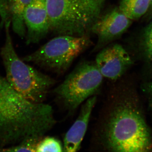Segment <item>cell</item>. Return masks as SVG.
Returning a JSON list of instances; mask_svg holds the SVG:
<instances>
[{
    "instance_id": "obj_1",
    "label": "cell",
    "mask_w": 152,
    "mask_h": 152,
    "mask_svg": "<svg viewBox=\"0 0 152 152\" xmlns=\"http://www.w3.org/2000/svg\"><path fill=\"white\" fill-rule=\"evenodd\" d=\"M108 99L98 127L102 149L119 152H145L152 149L151 134L140 110L125 96Z\"/></svg>"
},
{
    "instance_id": "obj_2",
    "label": "cell",
    "mask_w": 152,
    "mask_h": 152,
    "mask_svg": "<svg viewBox=\"0 0 152 152\" xmlns=\"http://www.w3.org/2000/svg\"><path fill=\"white\" fill-rule=\"evenodd\" d=\"M0 113L8 123L15 144L26 140L39 141L56 122L51 106L27 100L1 76Z\"/></svg>"
},
{
    "instance_id": "obj_3",
    "label": "cell",
    "mask_w": 152,
    "mask_h": 152,
    "mask_svg": "<svg viewBox=\"0 0 152 152\" xmlns=\"http://www.w3.org/2000/svg\"><path fill=\"white\" fill-rule=\"evenodd\" d=\"M11 21L5 22V41L1 55L5 69L6 79L18 94L35 103H43L55 81L21 59L14 48L10 31Z\"/></svg>"
},
{
    "instance_id": "obj_4",
    "label": "cell",
    "mask_w": 152,
    "mask_h": 152,
    "mask_svg": "<svg viewBox=\"0 0 152 152\" xmlns=\"http://www.w3.org/2000/svg\"><path fill=\"white\" fill-rule=\"evenodd\" d=\"M50 31L58 35L81 36L100 14L94 0H46Z\"/></svg>"
},
{
    "instance_id": "obj_5",
    "label": "cell",
    "mask_w": 152,
    "mask_h": 152,
    "mask_svg": "<svg viewBox=\"0 0 152 152\" xmlns=\"http://www.w3.org/2000/svg\"><path fill=\"white\" fill-rule=\"evenodd\" d=\"M91 44L87 34L81 36L58 35L22 59L61 73L66 71L74 60Z\"/></svg>"
},
{
    "instance_id": "obj_6",
    "label": "cell",
    "mask_w": 152,
    "mask_h": 152,
    "mask_svg": "<svg viewBox=\"0 0 152 152\" xmlns=\"http://www.w3.org/2000/svg\"><path fill=\"white\" fill-rule=\"evenodd\" d=\"M103 76L95 62L84 61L69 74L53 92L66 108L75 110L100 87Z\"/></svg>"
},
{
    "instance_id": "obj_7",
    "label": "cell",
    "mask_w": 152,
    "mask_h": 152,
    "mask_svg": "<svg viewBox=\"0 0 152 152\" xmlns=\"http://www.w3.org/2000/svg\"><path fill=\"white\" fill-rule=\"evenodd\" d=\"M131 23L132 20L126 16L119 7L113 9L102 16L99 15L90 29L98 37L95 49L103 48L119 37Z\"/></svg>"
},
{
    "instance_id": "obj_8",
    "label": "cell",
    "mask_w": 152,
    "mask_h": 152,
    "mask_svg": "<svg viewBox=\"0 0 152 152\" xmlns=\"http://www.w3.org/2000/svg\"><path fill=\"white\" fill-rule=\"evenodd\" d=\"M95 63L103 77L116 80L130 67L132 61L126 50L116 44L103 48L97 55Z\"/></svg>"
},
{
    "instance_id": "obj_9",
    "label": "cell",
    "mask_w": 152,
    "mask_h": 152,
    "mask_svg": "<svg viewBox=\"0 0 152 152\" xmlns=\"http://www.w3.org/2000/svg\"><path fill=\"white\" fill-rule=\"evenodd\" d=\"M26 44L36 43L50 31L46 0H32L24 14Z\"/></svg>"
},
{
    "instance_id": "obj_10",
    "label": "cell",
    "mask_w": 152,
    "mask_h": 152,
    "mask_svg": "<svg viewBox=\"0 0 152 152\" xmlns=\"http://www.w3.org/2000/svg\"><path fill=\"white\" fill-rule=\"evenodd\" d=\"M96 100V96H93L87 99L82 105L77 118L65 135L64 151L75 152L80 149Z\"/></svg>"
},
{
    "instance_id": "obj_11",
    "label": "cell",
    "mask_w": 152,
    "mask_h": 152,
    "mask_svg": "<svg viewBox=\"0 0 152 152\" xmlns=\"http://www.w3.org/2000/svg\"><path fill=\"white\" fill-rule=\"evenodd\" d=\"M32 0H0L1 27L5 22L11 21L12 29L20 37L26 35L24 21L25 10Z\"/></svg>"
},
{
    "instance_id": "obj_12",
    "label": "cell",
    "mask_w": 152,
    "mask_h": 152,
    "mask_svg": "<svg viewBox=\"0 0 152 152\" xmlns=\"http://www.w3.org/2000/svg\"><path fill=\"white\" fill-rule=\"evenodd\" d=\"M151 0H121L120 10L132 20H137L147 12Z\"/></svg>"
},
{
    "instance_id": "obj_13",
    "label": "cell",
    "mask_w": 152,
    "mask_h": 152,
    "mask_svg": "<svg viewBox=\"0 0 152 152\" xmlns=\"http://www.w3.org/2000/svg\"><path fill=\"white\" fill-rule=\"evenodd\" d=\"M63 151V146L61 142L53 137H44L36 146V152Z\"/></svg>"
},
{
    "instance_id": "obj_14",
    "label": "cell",
    "mask_w": 152,
    "mask_h": 152,
    "mask_svg": "<svg viewBox=\"0 0 152 152\" xmlns=\"http://www.w3.org/2000/svg\"><path fill=\"white\" fill-rule=\"evenodd\" d=\"M38 142L35 140H26L17 144L15 145L2 149L0 151L36 152V146Z\"/></svg>"
},
{
    "instance_id": "obj_15",
    "label": "cell",
    "mask_w": 152,
    "mask_h": 152,
    "mask_svg": "<svg viewBox=\"0 0 152 152\" xmlns=\"http://www.w3.org/2000/svg\"><path fill=\"white\" fill-rule=\"evenodd\" d=\"M143 44L146 54L149 58L152 60V22L144 33Z\"/></svg>"
},
{
    "instance_id": "obj_16",
    "label": "cell",
    "mask_w": 152,
    "mask_h": 152,
    "mask_svg": "<svg viewBox=\"0 0 152 152\" xmlns=\"http://www.w3.org/2000/svg\"><path fill=\"white\" fill-rule=\"evenodd\" d=\"M11 131L8 123L0 113V144L4 145L10 138Z\"/></svg>"
},
{
    "instance_id": "obj_17",
    "label": "cell",
    "mask_w": 152,
    "mask_h": 152,
    "mask_svg": "<svg viewBox=\"0 0 152 152\" xmlns=\"http://www.w3.org/2000/svg\"><path fill=\"white\" fill-rule=\"evenodd\" d=\"M94 1L95 4H96V7L98 12L99 14H100L102 7L106 0H94Z\"/></svg>"
},
{
    "instance_id": "obj_18",
    "label": "cell",
    "mask_w": 152,
    "mask_h": 152,
    "mask_svg": "<svg viewBox=\"0 0 152 152\" xmlns=\"http://www.w3.org/2000/svg\"><path fill=\"white\" fill-rule=\"evenodd\" d=\"M148 92L149 94L150 105L152 107V80L148 88Z\"/></svg>"
},
{
    "instance_id": "obj_19",
    "label": "cell",
    "mask_w": 152,
    "mask_h": 152,
    "mask_svg": "<svg viewBox=\"0 0 152 152\" xmlns=\"http://www.w3.org/2000/svg\"><path fill=\"white\" fill-rule=\"evenodd\" d=\"M151 6L152 9V0H151Z\"/></svg>"
}]
</instances>
